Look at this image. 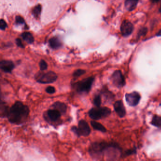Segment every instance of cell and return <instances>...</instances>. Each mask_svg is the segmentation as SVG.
Masks as SVG:
<instances>
[{
  "mask_svg": "<svg viewBox=\"0 0 161 161\" xmlns=\"http://www.w3.org/2000/svg\"><path fill=\"white\" fill-rule=\"evenodd\" d=\"M29 113V109L28 106L22 102L17 101L10 108L7 118L10 123L20 124L26 121Z\"/></svg>",
  "mask_w": 161,
  "mask_h": 161,
  "instance_id": "cell-1",
  "label": "cell"
},
{
  "mask_svg": "<svg viewBox=\"0 0 161 161\" xmlns=\"http://www.w3.org/2000/svg\"><path fill=\"white\" fill-rule=\"evenodd\" d=\"M110 146V144L106 142L93 143L89 147V154L94 158H99Z\"/></svg>",
  "mask_w": 161,
  "mask_h": 161,
  "instance_id": "cell-2",
  "label": "cell"
},
{
  "mask_svg": "<svg viewBox=\"0 0 161 161\" xmlns=\"http://www.w3.org/2000/svg\"><path fill=\"white\" fill-rule=\"evenodd\" d=\"M111 109L107 107H96L92 108L88 112L89 117L94 120H98L109 116Z\"/></svg>",
  "mask_w": 161,
  "mask_h": 161,
  "instance_id": "cell-3",
  "label": "cell"
},
{
  "mask_svg": "<svg viewBox=\"0 0 161 161\" xmlns=\"http://www.w3.org/2000/svg\"><path fill=\"white\" fill-rule=\"evenodd\" d=\"M35 79L38 83L41 84H51L56 82L57 79V76L52 71L39 72L35 76Z\"/></svg>",
  "mask_w": 161,
  "mask_h": 161,
  "instance_id": "cell-4",
  "label": "cell"
},
{
  "mask_svg": "<svg viewBox=\"0 0 161 161\" xmlns=\"http://www.w3.org/2000/svg\"><path fill=\"white\" fill-rule=\"evenodd\" d=\"M95 80L94 77H89L76 83L74 85L75 89L80 93H88L91 89Z\"/></svg>",
  "mask_w": 161,
  "mask_h": 161,
  "instance_id": "cell-5",
  "label": "cell"
},
{
  "mask_svg": "<svg viewBox=\"0 0 161 161\" xmlns=\"http://www.w3.org/2000/svg\"><path fill=\"white\" fill-rule=\"evenodd\" d=\"M71 131L78 137L87 136L91 132L88 123L84 120L79 121L78 127L73 126L71 128Z\"/></svg>",
  "mask_w": 161,
  "mask_h": 161,
  "instance_id": "cell-6",
  "label": "cell"
},
{
  "mask_svg": "<svg viewBox=\"0 0 161 161\" xmlns=\"http://www.w3.org/2000/svg\"><path fill=\"white\" fill-rule=\"evenodd\" d=\"M126 100L129 105L132 107L136 106L141 100V95L136 91H133L130 94H127L125 96Z\"/></svg>",
  "mask_w": 161,
  "mask_h": 161,
  "instance_id": "cell-7",
  "label": "cell"
},
{
  "mask_svg": "<svg viewBox=\"0 0 161 161\" xmlns=\"http://www.w3.org/2000/svg\"><path fill=\"white\" fill-rule=\"evenodd\" d=\"M112 80L113 84L117 87H122L125 84L124 77L120 70H117L113 73Z\"/></svg>",
  "mask_w": 161,
  "mask_h": 161,
  "instance_id": "cell-8",
  "label": "cell"
},
{
  "mask_svg": "<svg viewBox=\"0 0 161 161\" xmlns=\"http://www.w3.org/2000/svg\"><path fill=\"white\" fill-rule=\"evenodd\" d=\"M134 30V26L131 22L124 20L122 22L121 26V31L122 35L123 37H127L130 36Z\"/></svg>",
  "mask_w": 161,
  "mask_h": 161,
  "instance_id": "cell-9",
  "label": "cell"
},
{
  "mask_svg": "<svg viewBox=\"0 0 161 161\" xmlns=\"http://www.w3.org/2000/svg\"><path fill=\"white\" fill-rule=\"evenodd\" d=\"M115 111L120 117H123L126 114L125 108L123 103L121 100H118L115 102L114 104Z\"/></svg>",
  "mask_w": 161,
  "mask_h": 161,
  "instance_id": "cell-10",
  "label": "cell"
},
{
  "mask_svg": "<svg viewBox=\"0 0 161 161\" xmlns=\"http://www.w3.org/2000/svg\"><path fill=\"white\" fill-rule=\"evenodd\" d=\"M14 67V63L11 61L2 60L0 63L1 69L5 73H11Z\"/></svg>",
  "mask_w": 161,
  "mask_h": 161,
  "instance_id": "cell-11",
  "label": "cell"
},
{
  "mask_svg": "<svg viewBox=\"0 0 161 161\" xmlns=\"http://www.w3.org/2000/svg\"><path fill=\"white\" fill-rule=\"evenodd\" d=\"M61 114L59 111L56 109H50L47 111L48 116L53 122L57 121L61 116Z\"/></svg>",
  "mask_w": 161,
  "mask_h": 161,
  "instance_id": "cell-12",
  "label": "cell"
},
{
  "mask_svg": "<svg viewBox=\"0 0 161 161\" xmlns=\"http://www.w3.org/2000/svg\"><path fill=\"white\" fill-rule=\"evenodd\" d=\"M52 107H53V109H56V110L59 111L61 114H63L66 113L67 111V107L65 103L59 102V101L55 102L52 105Z\"/></svg>",
  "mask_w": 161,
  "mask_h": 161,
  "instance_id": "cell-13",
  "label": "cell"
},
{
  "mask_svg": "<svg viewBox=\"0 0 161 161\" xmlns=\"http://www.w3.org/2000/svg\"><path fill=\"white\" fill-rule=\"evenodd\" d=\"M138 2V0H126L125 7L127 11H131L135 9Z\"/></svg>",
  "mask_w": 161,
  "mask_h": 161,
  "instance_id": "cell-14",
  "label": "cell"
},
{
  "mask_svg": "<svg viewBox=\"0 0 161 161\" xmlns=\"http://www.w3.org/2000/svg\"><path fill=\"white\" fill-rule=\"evenodd\" d=\"M49 42V45L53 49H58L60 48L62 45V43L56 37L51 38Z\"/></svg>",
  "mask_w": 161,
  "mask_h": 161,
  "instance_id": "cell-15",
  "label": "cell"
},
{
  "mask_svg": "<svg viewBox=\"0 0 161 161\" xmlns=\"http://www.w3.org/2000/svg\"><path fill=\"white\" fill-rule=\"evenodd\" d=\"M91 124L92 127L95 130L100 131V132H103V133H105V132H106V129H105V128L102 124L98 123V122L95 121H91Z\"/></svg>",
  "mask_w": 161,
  "mask_h": 161,
  "instance_id": "cell-16",
  "label": "cell"
},
{
  "mask_svg": "<svg viewBox=\"0 0 161 161\" xmlns=\"http://www.w3.org/2000/svg\"><path fill=\"white\" fill-rule=\"evenodd\" d=\"M23 39L29 44H32L34 41V38L32 34L29 32H24L21 34Z\"/></svg>",
  "mask_w": 161,
  "mask_h": 161,
  "instance_id": "cell-17",
  "label": "cell"
},
{
  "mask_svg": "<svg viewBox=\"0 0 161 161\" xmlns=\"http://www.w3.org/2000/svg\"><path fill=\"white\" fill-rule=\"evenodd\" d=\"M10 109L5 105L4 103H2L1 105V117H7Z\"/></svg>",
  "mask_w": 161,
  "mask_h": 161,
  "instance_id": "cell-18",
  "label": "cell"
},
{
  "mask_svg": "<svg viewBox=\"0 0 161 161\" xmlns=\"http://www.w3.org/2000/svg\"><path fill=\"white\" fill-rule=\"evenodd\" d=\"M151 124L155 127L161 128V116L154 115L152 120Z\"/></svg>",
  "mask_w": 161,
  "mask_h": 161,
  "instance_id": "cell-19",
  "label": "cell"
},
{
  "mask_svg": "<svg viewBox=\"0 0 161 161\" xmlns=\"http://www.w3.org/2000/svg\"><path fill=\"white\" fill-rule=\"evenodd\" d=\"M102 100L100 95H96L94 99V104L96 107H100L101 104Z\"/></svg>",
  "mask_w": 161,
  "mask_h": 161,
  "instance_id": "cell-20",
  "label": "cell"
},
{
  "mask_svg": "<svg viewBox=\"0 0 161 161\" xmlns=\"http://www.w3.org/2000/svg\"><path fill=\"white\" fill-rule=\"evenodd\" d=\"M41 6L40 5H37V6L34 8L33 10V14L36 17H38L39 15L40 14L41 12Z\"/></svg>",
  "mask_w": 161,
  "mask_h": 161,
  "instance_id": "cell-21",
  "label": "cell"
},
{
  "mask_svg": "<svg viewBox=\"0 0 161 161\" xmlns=\"http://www.w3.org/2000/svg\"><path fill=\"white\" fill-rule=\"evenodd\" d=\"M86 73V71L83 69H78L73 73V76L75 77H78Z\"/></svg>",
  "mask_w": 161,
  "mask_h": 161,
  "instance_id": "cell-22",
  "label": "cell"
},
{
  "mask_svg": "<svg viewBox=\"0 0 161 161\" xmlns=\"http://www.w3.org/2000/svg\"><path fill=\"white\" fill-rule=\"evenodd\" d=\"M39 67L41 71H45L47 68V64L45 60H41L39 63Z\"/></svg>",
  "mask_w": 161,
  "mask_h": 161,
  "instance_id": "cell-23",
  "label": "cell"
},
{
  "mask_svg": "<svg viewBox=\"0 0 161 161\" xmlns=\"http://www.w3.org/2000/svg\"><path fill=\"white\" fill-rule=\"evenodd\" d=\"M147 32V29L146 28H143L139 30L138 33V37H140L141 36H145Z\"/></svg>",
  "mask_w": 161,
  "mask_h": 161,
  "instance_id": "cell-24",
  "label": "cell"
},
{
  "mask_svg": "<svg viewBox=\"0 0 161 161\" xmlns=\"http://www.w3.org/2000/svg\"><path fill=\"white\" fill-rule=\"evenodd\" d=\"M46 91L47 93L49 94H55L56 92V89L54 87L49 86L46 88Z\"/></svg>",
  "mask_w": 161,
  "mask_h": 161,
  "instance_id": "cell-25",
  "label": "cell"
},
{
  "mask_svg": "<svg viewBox=\"0 0 161 161\" xmlns=\"http://www.w3.org/2000/svg\"><path fill=\"white\" fill-rule=\"evenodd\" d=\"M7 25L5 20L2 19L0 21V29L2 30H4L7 28Z\"/></svg>",
  "mask_w": 161,
  "mask_h": 161,
  "instance_id": "cell-26",
  "label": "cell"
},
{
  "mask_svg": "<svg viewBox=\"0 0 161 161\" xmlns=\"http://www.w3.org/2000/svg\"><path fill=\"white\" fill-rule=\"evenodd\" d=\"M16 22L18 24H23L25 22V20L22 17L18 16L16 17Z\"/></svg>",
  "mask_w": 161,
  "mask_h": 161,
  "instance_id": "cell-27",
  "label": "cell"
},
{
  "mask_svg": "<svg viewBox=\"0 0 161 161\" xmlns=\"http://www.w3.org/2000/svg\"><path fill=\"white\" fill-rule=\"evenodd\" d=\"M136 153V149L135 148H133L132 149H131V150H128L125 152L124 154L125 156H127V155H131V154H135Z\"/></svg>",
  "mask_w": 161,
  "mask_h": 161,
  "instance_id": "cell-28",
  "label": "cell"
},
{
  "mask_svg": "<svg viewBox=\"0 0 161 161\" xmlns=\"http://www.w3.org/2000/svg\"><path fill=\"white\" fill-rule=\"evenodd\" d=\"M16 44H17L18 47L21 48H24V45H23V43H22V41L20 39L17 38V39L16 40Z\"/></svg>",
  "mask_w": 161,
  "mask_h": 161,
  "instance_id": "cell-29",
  "label": "cell"
},
{
  "mask_svg": "<svg viewBox=\"0 0 161 161\" xmlns=\"http://www.w3.org/2000/svg\"><path fill=\"white\" fill-rule=\"evenodd\" d=\"M153 3H156V2H159L160 0H150Z\"/></svg>",
  "mask_w": 161,
  "mask_h": 161,
  "instance_id": "cell-30",
  "label": "cell"
},
{
  "mask_svg": "<svg viewBox=\"0 0 161 161\" xmlns=\"http://www.w3.org/2000/svg\"><path fill=\"white\" fill-rule=\"evenodd\" d=\"M156 35H157V36H158V37H161V29L159 30V31L157 33Z\"/></svg>",
  "mask_w": 161,
  "mask_h": 161,
  "instance_id": "cell-31",
  "label": "cell"
},
{
  "mask_svg": "<svg viewBox=\"0 0 161 161\" xmlns=\"http://www.w3.org/2000/svg\"><path fill=\"white\" fill-rule=\"evenodd\" d=\"M159 11L160 12H161V6H160V8H159Z\"/></svg>",
  "mask_w": 161,
  "mask_h": 161,
  "instance_id": "cell-32",
  "label": "cell"
}]
</instances>
